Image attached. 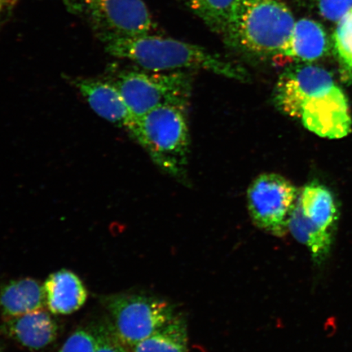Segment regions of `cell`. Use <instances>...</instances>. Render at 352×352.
Instances as JSON below:
<instances>
[{
  "label": "cell",
  "instance_id": "cell-1",
  "mask_svg": "<svg viewBox=\"0 0 352 352\" xmlns=\"http://www.w3.org/2000/svg\"><path fill=\"white\" fill-rule=\"evenodd\" d=\"M274 101L320 138L341 139L351 131L349 100L332 74L319 66H289L276 83Z\"/></svg>",
  "mask_w": 352,
  "mask_h": 352
},
{
  "label": "cell",
  "instance_id": "cell-2",
  "mask_svg": "<svg viewBox=\"0 0 352 352\" xmlns=\"http://www.w3.org/2000/svg\"><path fill=\"white\" fill-rule=\"evenodd\" d=\"M104 50L118 58L133 61L151 72L202 69L241 82L248 80L241 66L191 43L149 34L99 35Z\"/></svg>",
  "mask_w": 352,
  "mask_h": 352
},
{
  "label": "cell",
  "instance_id": "cell-3",
  "mask_svg": "<svg viewBox=\"0 0 352 352\" xmlns=\"http://www.w3.org/2000/svg\"><path fill=\"white\" fill-rule=\"evenodd\" d=\"M296 22L280 0H239L223 37L228 46L242 54L277 57Z\"/></svg>",
  "mask_w": 352,
  "mask_h": 352
},
{
  "label": "cell",
  "instance_id": "cell-4",
  "mask_svg": "<svg viewBox=\"0 0 352 352\" xmlns=\"http://www.w3.org/2000/svg\"><path fill=\"white\" fill-rule=\"evenodd\" d=\"M186 109L161 107L133 118L126 129L160 168L173 177L187 178L189 131Z\"/></svg>",
  "mask_w": 352,
  "mask_h": 352
},
{
  "label": "cell",
  "instance_id": "cell-5",
  "mask_svg": "<svg viewBox=\"0 0 352 352\" xmlns=\"http://www.w3.org/2000/svg\"><path fill=\"white\" fill-rule=\"evenodd\" d=\"M144 73L124 72L113 82L132 118H138L161 107L187 109L192 79L182 70Z\"/></svg>",
  "mask_w": 352,
  "mask_h": 352
},
{
  "label": "cell",
  "instance_id": "cell-6",
  "mask_svg": "<svg viewBox=\"0 0 352 352\" xmlns=\"http://www.w3.org/2000/svg\"><path fill=\"white\" fill-rule=\"evenodd\" d=\"M116 336L123 345L133 347L164 328L175 318L168 302L143 296H116L107 298Z\"/></svg>",
  "mask_w": 352,
  "mask_h": 352
},
{
  "label": "cell",
  "instance_id": "cell-7",
  "mask_svg": "<svg viewBox=\"0 0 352 352\" xmlns=\"http://www.w3.org/2000/svg\"><path fill=\"white\" fill-rule=\"evenodd\" d=\"M297 199L294 184L275 173L258 176L248 191V210L254 223L275 236H283L288 230L289 214Z\"/></svg>",
  "mask_w": 352,
  "mask_h": 352
},
{
  "label": "cell",
  "instance_id": "cell-8",
  "mask_svg": "<svg viewBox=\"0 0 352 352\" xmlns=\"http://www.w3.org/2000/svg\"><path fill=\"white\" fill-rule=\"evenodd\" d=\"M91 22L99 35H140L155 28L143 0H65Z\"/></svg>",
  "mask_w": 352,
  "mask_h": 352
},
{
  "label": "cell",
  "instance_id": "cell-9",
  "mask_svg": "<svg viewBox=\"0 0 352 352\" xmlns=\"http://www.w3.org/2000/svg\"><path fill=\"white\" fill-rule=\"evenodd\" d=\"M73 85L101 118L118 126H129L133 118L113 82L95 78L73 79Z\"/></svg>",
  "mask_w": 352,
  "mask_h": 352
},
{
  "label": "cell",
  "instance_id": "cell-10",
  "mask_svg": "<svg viewBox=\"0 0 352 352\" xmlns=\"http://www.w3.org/2000/svg\"><path fill=\"white\" fill-rule=\"evenodd\" d=\"M1 331L26 349L38 351L56 340L57 325L47 311L41 309L6 319Z\"/></svg>",
  "mask_w": 352,
  "mask_h": 352
},
{
  "label": "cell",
  "instance_id": "cell-11",
  "mask_svg": "<svg viewBox=\"0 0 352 352\" xmlns=\"http://www.w3.org/2000/svg\"><path fill=\"white\" fill-rule=\"evenodd\" d=\"M329 46L323 26L314 20L303 19L296 21L287 43L277 57L311 63L327 54Z\"/></svg>",
  "mask_w": 352,
  "mask_h": 352
},
{
  "label": "cell",
  "instance_id": "cell-12",
  "mask_svg": "<svg viewBox=\"0 0 352 352\" xmlns=\"http://www.w3.org/2000/svg\"><path fill=\"white\" fill-rule=\"evenodd\" d=\"M43 289L46 306L54 314H72L85 305L87 298L82 280L74 272L65 270L48 276Z\"/></svg>",
  "mask_w": 352,
  "mask_h": 352
},
{
  "label": "cell",
  "instance_id": "cell-13",
  "mask_svg": "<svg viewBox=\"0 0 352 352\" xmlns=\"http://www.w3.org/2000/svg\"><path fill=\"white\" fill-rule=\"evenodd\" d=\"M45 305L43 285L36 280H11L0 288V312L6 319L44 309Z\"/></svg>",
  "mask_w": 352,
  "mask_h": 352
},
{
  "label": "cell",
  "instance_id": "cell-14",
  "mask_svg": "<svg viewBox=\"0 0 352 352\" xmlns=\"http://www.w3.org/2000/svg\"><path fill=\"white\" fill-rule=\"evenodd\" d=\"M303 214L315 226L329 231L338 217L336 201L331 192L319 183L312 182L298 197Z\"/></svg>",
  "mask_w": 352,
  "mask_h": 352
},
{
  "label": "cell",
  "instance_id": "cell-15",
  "mask_svg": "<svg viewBox=\"0 0 352 352\" xmlns=\"http://www.w3.org/2000/svg\"><path fill=\"white\" fill-rule=\"evenodd\" d=\"M288 230L293 236L311 250L316 262L323 261L332 244L330 233L311 223L302 213L297 199L290 212Z\"/></svg>",
  "mask_w": 352,
  "mask_h": 352
},
{
  "label": "cell",
  "instance_id": "cell-16",
  "mask_svg": "<svg viewBox=\"0 0 352 352\" xmlns=\"http://www.w3.org/2000/svg\"><path fill=\"white\" fill-rule=\"evenodd\" d=\"M133 352H188L186 322L175 316L164 328L134 346Z\"/></svg>",
  "mask_w": 352,
  "mask_h": 352
},
{
  "label": "cell",
  "instance_id": "cell-17",
  "mask_svg": "<svg viewBox=\"0 0 352 352\" xmlns=\"http://www.w3.org/2000/svg\"><path fill=\"white\" fill-rule=\"evenodd\" d=\"M184 2L212 32L223 36L239 0H184Z\"/></svg>",
  "mask_w": 352,
  "mask_h": 352
},
{
  "label": "cell",
  "instance_id": "cell-18",
  "mask_svg": "<svg viewBox=\"0 0 352 352\" xmlns=\"http://www.w3.org/2000/svg\"><path fill=\"white\" fill-rule=\"evenodd\" d=\"M337 24L333 36L334 50L343 67L352 72V12Z\"/></svg>",
  "mask_w": 352,
  "mask_h": 352
},
{
  "label": "cell",
  "instance_id": "cell-19",
  "mask_svg": "<svg viewBox=\"0 0 352 352\" xmlns=\"http://www.w3.org/2000/svg\"><path fill=\"white\" fill-rule=\"evenodd\" d=\"M321 16L338 23L352 12V0H312Z\"/></svg>",
  "mask_w": 352,
  "mask_h": 352
},
{
  "label": "cell",
  "instance_id": "cell-20",
  "mask_svg": "<svg viewBox=\"0 0 352 352\" xmlns=\"http://www.w3.org/2000/svg\"><path fill=\"white\" fill-rule=\"evenodd\" d=\"M96 337L85 329H79L64 342L58 352H95Z\"/></svg>",
  "mask_w": 352,
  "mask_h": 352
},
{
  "label": "cell",
  "instance_id": "cell-21",
  "mask_svg": "<svg viewBox=\"0 0 352 352\" xmlns=\"http://www.w3.org/2000/svg\"><path fill=\"white\" fill-rule=\"evenodd\" d=\"M95 334L96 337L95 352H127L116 334L114 336L105 329H98Z\"/></svg>",
  "mask_w": 352,
  "mask_h": 352
},
{
  "label": "cell",
  "instance_id": "cell-22",
  "mask_svg": "<svg viewBox=\"0 0 352 352\" xmlns=\"http://www.w3.org/2000/svg\"><path fill=\"white\" fill-rule=\"evenodd\" d=\"M17 2L19 0H0V21L10 14Z\"/></svg>",
  "mask_w": 352,
  "mask_h": 352
},
{
  "label": "cell",
  "instance_id": "cell-23",
  "mask_svg": "<svg viewBox=\"0 0 352 352\" xmlns=\"http://www.w3.org/2000/svg\"><path fill=\"white\" fill-rule=\"evenodd\" d=\"M0 352H3V351H2V350H1V349H0Z\"/></svg>",
  "mask_w": 352,
  "mask_h": 352
}]
</instances>
